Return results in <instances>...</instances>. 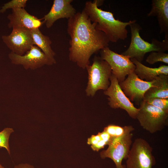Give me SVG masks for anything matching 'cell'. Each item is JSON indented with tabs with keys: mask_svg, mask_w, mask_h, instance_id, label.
Returning a JSON list of instances; mask_svg holds the SVG:
<instances>
[{
	"mask_svg": "<svg viewBox=\"0 0 168 168\" xmlns=\"http://www.w3.org/2000/svg\"><path fill=\"white\" fill-rule=\"evenodd\" d=\"M67 31L70 37L69 59L83 69L90 65L91 56L108 47L110 41L96 27L83 9L68 19Z\"/></svg>",
	"mask_w": 168,
	"mask_h": 168,
	"instance_id": "obj_1",
	"label": "cell"
},
{
	"mask_svg": "<svg viewBox=\"0 0 168 168\" xmlns=\"http://www.w3.org/2000/svg\"><path fill=\"white\" fill-rule=\"evenodd\" d=\"M83 9L91 22L96 24V28L104 32L110 42H116L127 37L126 27L134 20L124 22L116 19L112 13L99 8L94 1L86 2Z\"/></svg>",
	"mask_w": 168,
	"mask_h": 168,
	"instance_id": "obj_2",
	"label": "cell"
},
{
	"mask_svg": "<svg viewBox=\"0 0 168 168\" xmlns=\"http://www.w3.org/2000/svg\"><path fill=\"white\" fill-rule=\"evenodd\" d=\"M129 26L131 32L130 44L127 50L121 54L134 58L141 63L146 53L153 51L165 52L168 50V34H165V39L161 41L152 39L151 43L143 40L139 34L142 30L140 25L136 20Z\"/></svg>",
	"mask_w": 168,
	"mask_h": 168,
	"instance_id": "obj_3",
	"label": "cell"
},
{
	"mask_svg": "<svg viewBox=\"0 0 168 168\" xmlns=\"http://www.w3.org/2000/svg\"><path fill=\"white\" fill-rule=\"evenodd\" d=\"M88 73V82L85 90L87 96L93 97L99 90L104 91L110 85L112 70L108 63L100 56H95L91 65L86 68Z\"/></svg>",
	"mask_w": 168,
	"mask_h": 168,
	"instance_id": "obj_4",
	"label": "cell"
},
{
	"mask_svg": "<svg viewBox=\"0 0 168 168\" xmlns=\"http://www.w3.org/2000/svg\"><path fill=\"white\" fill-rule=\"evenodd\" d=\"M125 131L121 136L112 137L106 150L100 153L101 157L104 159L109 158L113 161L116 168H126L123 165V159H126L132 144V132L134 128L132 125L124 126Z\"/></svg>",
	"mask_w": 168,
	"mask_h": 168,
	"instance_id": "obj_5",
	"label": "cell"
},
{
	"mask_svg": "<svg viewBox=\"0 0 168 168\" xmlns=\"http://www.w3.org/2000/svg\"><path fill=\"white\" fill-rule=\"evenodd\" d=\"M136 119L142 128L153 134L168 125V112L142 101L140 104Z\"/></svg>",
	"mask_w": 168,
	"mask_h": 168,
	"instance_id": "obj_6",
	"label": "cell"
},
{
	"mask_svg": "<svg viewBox=\"0 0 168 168\" xmlns=\"http://www.w3.org/2000/svg\"><path fill=\"white\" fill-rule=\"evenodd\" d=\"M152 150V147L145 139L136 138L126 159V168H152L156 164Z\"/></svg>",
	"mask_w": 168,
	"mask_h": 168,
	"instance_id": "obj_7",
	"label": "cell"
},
{
	"mask_svg": "<svg viewBox=\"0 0 168 168\" xmlns=\"http://www.w3.org/2000/svg\"><path fill=\"white\" fill-rule=\"evenodd\" d=\"M100 52V57L109 65L112 73L116 77L119 82L124 81L127 75L134 71L135 66L129 57L116 53L108 47L103 48Z\"/></svg>",
	"mask_w": 168,
	"mask_h": 168,
	"instance_id": "obj_8",
	"label": "cell"
},
{
	"mask_svg": "<svg viewBox=\"0 0 168 168\" xmlns=\"http://www.w3.org/2000/svg\"><path fill=\"white\" fill-rule=\"evenodd\" d=\"M110 80V85L104 92L105 95L109 96L107 98L109 105L113 109L120 108L125 110L131 118L136 119L139 109L134 106L124 93L114 75L112 74Z\"/></svg>",
	"mask_w": 168,
	"mask_h": 168,
	"instance_id": "obj_9",
	"label": "cell"
},
{
	"mask_svg": "<svg viewBox=\"0 0 168 168\" xmlns=\"http://www.w3.org/2000/svg\"><path fill=\"white\" fill-rule=\"evenodd\" d=\"M12 28L10 35L2 36L3 41L12 52L23 55L34 45L30 30L19 27Z\"/></svg>",
	"mask_w": 168,
	"mask_h": 168,
	"instance_id": "obj_10",
	"label": "cell"
},
{
	"mask_svg": "<svg viewBox=\"0 0 168 168\" xmlns=\"http://www.w3.org/2000/svg\"><path fill=\"white\" fill-rule=\"evenodd\" d=\"M153 81L147 82L140 79L134 71L128 75L119 85L126 96L131 102L139 105L143 100L145 92L152 85Z\"/></svg>",
	"mask_w": 168,
	"mask_h": 168,
	"instance_id": "obj_11",
	"label": "cell"
},
{
	"mask_svg": "<svg viewBox=\"0 0 168 168\" xmlns=\"http://www.w3.org/2000/svg\"><path fill=\"white\" fill-rule=\"evenodd\" d=\"M8 56L12 63L22 65L26 69H35L45 65H50L55 63L35 45L23 55L11 52Z\"/></svg>",
	"mask_w": 168,
	"mask_h": 168,
	"instance_id": "obj_12",
	"label": "cell"
},
{
	"mask_svg": "<svg viewBox=\"0 0 168 168\" xmlns=\"http://www.w3.org/2000/svg\"><path fill=\"white\" fill-rule=\"evenodd\" d=\"M72 0H54L49 12L43 18L46 27L49 28L58 19L66 18L68 19L77 13L71 4Z\"/></svg>",
	"mask_w": 168,
	"mask_h": 168,
	"instance_id": "obj_13",
	"label": "cell"
},
{
	"mask_svg": "<svg viewBox=\"0 0 168 168\" xmlns=\"http://www.w3.org/2000/svg\"><path fill=\"white\" fill-rule=\"evenodd\" d=\"M9 20L8 26L9 28L19 27L29 30L39 29L43 24L44 21L28 13L24 8L12 10V13L7 16Z\"/></svg>",
	"mask_w": 168,
	"mask_h": 168,
	"instance_id": "obj_14",
	"label": "cell"
},
{
	"mask_svg": "<svg viewBox=\"0 0 168 168\" xmlns=\"http://www.w3.org/2000/svg\"><path fill=\"white\" fill-rule=\"evenodd\" d=\"M151 10L147 17L157 18L160 33L168 34V0H152Z\"/></svg>",
	"mask_w": 168,
	"mask_h": 168,
	"instance_id": "obj_15",
	"label": "cell"
},
{
	"mask_svg": "<svg viewBox=\"0 0 168 168\" xmlns=\"http://www.w3.org/2000/svg\"><path fill=\"white\" fill-rule=\"evenodd\" d=\"M130 60L135 66L134 72L142 80L151 82L161 74L168 75V65H161L158 68H152L144 65L134 58H131Z\"/></svg>",
	"mask_w": 168,
	"mask_h": 168,
	"instance_id": "obj_16",
	"label": "cell"
},
{
	"mask_svg": "<svg viewBox=\"0 0 168 168\" xmlns=\"http://www.w3.org/2000/svg\"><path fill=\"white\" fill-rule=\"evenodd\" d=\"M154 97L168 98V75L161 74L153 81L152 86L144 94L143 100Z\"/></svg>",
	"mask_w": 168,
	"mask_h": 168,
	"instance_id": "obj_17",
	"label": "cell"
},
{
	"mask_svg": "<svg viewBox=\"0 0 168 168\" xmlns=\"http://www.w3.org/2000/svg\"><path fill=\"white\" fill-rule=\"evenodd\" d=\"M34 45L37 46L50 59L56 63L54 58L55 53L51 46L52 41L49 38L43 35L39 29L30 30Z\"/></svg>",
	"mask_w": 168,
	"mask_h": 168,
	"instance_id": "obj_18",
	"label": "cell"
},
{
	"mask_svg": "<svg viewBox=\"0 0 168 168\" xmlns=\"http://www.w3.org/2000/svg\"><path fill=\"white\" fill-rule=\"evenodd\" d=\"M146 61L150 64L158 62L168 64V54L162 52L153 51L147 57Z\"/></svg>",
	"mask_w": 168,
	"mask_h": 168,
	"instance_id": "obj_19",
	"label": "cell"
},
{
	"mask_svg": "<svg viewBox=\"0 0 168 168\" xmlns=\"http://www.w3.org/2000/svg\"><path fill=\"white\" fill-rule=\"evenodd\" d=\"M145 101L149 104L168 112V98H152Z\"/></svg>",
	"mask_w": 168,
	"mask_h": 168,
	"instance_id": "obj_20",
	"label": "cell"
},
{
	"mask_svg": "<svg viewBox=\"0 0 168 168\" xmlns=\"http://www.w3.org/2000/svg\"><path fill=\"white\" fill-rule=\"evenodd\" d=\"M13 131L12 128H7L0 132V148H6L9 154H10V150L9 139L11 134Z\"/></svg>",
	"mask_w": 168,
	"mask_h": 168,
	"instance_id": "obj_21",
	"label": "cell"
},
{
	"mask_svg": "<svg viewBox=\"0 0 168 168\" xmlns=\"http://www.w3.org/2000/svg\"><path fill=\"white\" fill-rule=\"evenodd\" d=\"M27 0H12L5 3L0 9V13L4 12L7 10L24 8L26 5Z\"/></svg>",
	"mask_w": 168,
	"mask_h": 168,
	"instance_id": "obj_22",
	"label": "cell"
},
{
	"mask_svg": "<svg viewBox=\"0 0 168 168\" xmlns=\"http://www.w3.org/2000/svg\"><path fill=\"white\" fill-rule=\"evenodd\" d=\"M104 131L108 133L112 137H118L122 135L125 131L124 126H120L113 124L109 125L105 127Z\"/></svg>",
	"mask_w": 168,
	"mask_h": 168,
	"instance_id": "obj_23",
	"label": "cell"
},
{
	"mask_svg": "<svg viewBox=\"0 0 168 168\" xmlns=\"http://www.w3.org/2000/svg\"><path fill=\"white\" fill-rule=\"evenodd\" d=\"M102 140L100 135L98 134L97 135H92L88 139L87 143L88 144L93 145L96 144Z\"/></svg>",
	"mask_w": 168,
	"mask_h": 168,
	"instance_id": "obj_24",
	"label": "cell"
},
{
	"mask_svg": "<svg viewBox=\"0 0 168 168\" xmlns=\"http://www.w3.org/2000/svg\"><path fill=\"white\" fill-rule=\"evenodd\" d=\"M100 136L102 140L104 141L108 145L110 142L112 137L106 132L103 131L98 133Z\"/></svg>",
	"mask_w": 168,
	"mask_h": 168,
	"instance_id": "obj_25",
	"label": "cell"
},
{
	"mask_svg": "<svg viewBox=\"0 0 168 168\" xmlns=\"http://www.w3.org/2000/svg\"><path fill=\"white\" fill-rule=\"evenodd\" d=\"M106 145V143L103 140H101L96 144L91 145V147L93 150L98 151L100 149L103 148Z\"/></svg>",
	"mask_w": 168,
	"mask_h": 168,
	"instance_id": "obj_26",
	"label": "cell"
},
{
	"mask_svg": "<svg viewBox=\"0 0 168 168\" xmlns=\"http://www.w3.org/2000/svg\"><path fill=\"white\" fill-rule=\"evenodd\" d=\"M14 168H35L34 167L29 164L21 163L16 166Z\"/></svg>",
	"mask_w": 168,
	"mask_h": 168,
	"instance_id": "obj_27",
	"label": "cell"
},
{
	"mask_svg": "<svg viewBox=\"0 0 168 168\" xmlns=\"http://www.w3.org/2000/svg\"><path fill=\"white\" fill-rule=\"evenodd\" d=\"M93 1L95 2L96 6L98 7L102 5L104 2V0H95Z\"/></svg>",
	"mask_w": 168,
	"mask_h": 168,
	"instance_id": "obj_28",
	"label": "cell"
},
{
	"mask_svg": "<svg viewBox=\"0 0 168 168\" xmlns=\"http://www.w3.org/2000/svg\"><path fill=\"white\" fill-rule=\"evenodd\" d=\"M0 168H5L3 166H2L1 164H0Z\"/></svg>",
	"mask_w": 168,
	"mask_h": 168,
	"instance_id": "obj_29",
	"label": "cell"
}]
</instances>
